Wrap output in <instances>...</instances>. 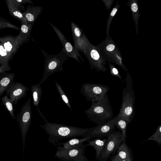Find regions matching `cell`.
<instances>
[{
	"label": "cell",
	"instance_id": "cell-23",
	"mask_svg": "<svg viewBox=\"0 0 161 161\" xmlns=\"http://www.w3.org/2000/svg\"><path fill=\"white\" fill-rule=\"evenodd\" d=\"M91 139V137L89 136L83 137L82 138H79L76 137H74L65 142L61 143V144L63 145L62 147L64 148L69 149L79 146L83 142Z\"/></svg>",
	"mask_w": 161,
	"mask_h": 161
},
{
	"label": "cell",
	"instance_id": "cell-12",
	"mask_svg": "<svg viewBox=\"0 0 161 161\" xmlns=\"http://www.w3.org/2000/svg\"><path fill=\"white\" fill-rule=\"evenodd\" d=\"M48 22L58 37L63 45V48L69 58H73L81 63L79 59V57L82 61L84 62L77 49L70 43L60 30L50 22Z\"/></svg>",
	"mask_w": 161,
	"mask_h": 161
},
{
	"label": "cell",
	"instance_id": "cell-9",
	"mask_svg": "<svg viewBox=\"0 0 161 161\" xmlns=\"http://www.w3.org/2000/svg\"><path fill=\"white\" fill-rule=\"evenodd\" d=\"M109 89L108 86L100 84L84 83L81 86L80 92L88 102L102 99Z\"/></svg>",
	"mask_w": 161,
	"mask_h": 161
},
{
	"label": "cell",
	"instance_id": "cell-10",
	"mask_svg": "<svg viewBox=\"0 0 161 161\" xmlns=\"http://www.w3.org/2000/svg\"><path fill=\"white\" fill-rule=\"evenodd\" d=\"M107 138L104 150L98 159L99 161H107L111 154L117 150L122 143L126 142L122 132L119 130L110 133Z\"/></svg>",
	"mask_w": 161,
	"mask_h": 161
},
{
	"label": "cell",
	"instance_id": "cell-15",
	"mask_svg": "<svg viewBox=\"0 0 161 161\" xmlns=\"http://www.w3.org/2000/svg\"><path fill=\"white\" fill-rule=\"evenodd\" d=\"M0 42L5 49L13 56L17 53L20 47L16 36L7 35L0 36Z\"/></svg>",
	"mask_w": 161,
	"mask_h": 161
},
{
	"label": "cell",
	"instance_id": "cell-18",
	"mask_svg": "<svg viewBox=\"0 0 161 161\" xmlns=\"http://www.w3.org/2000/svg\"><path fill=\"white\" fill-rule=\"evenodd\" d=\"M14 73L4 72L0 75V97L6 92L11 84L14 81Z\"/></svg>",
	"mask_w": 161,
	"mask_h": 161
},
{
	"label": "cell",
	"instance_id": "cell-16",
	"mask_svg": "<svg viewBox=\"0 0 161 161\" xmlns=\"http://www.w3.org/2000/svg\"><path fill=\"white\" fill-rule=\"evenodd\" d=\"M33 25L29 23L28 24L21 23L20 33L16 36L18 43L19 47L29 41Z\"/></svg>",
	"mask_w": 161,
	"mask_h": 161
},
{
	"label": "cell",
	"instance_id": "cell-31",
	"mask_svg": "<svg viewBox=\"0 0 161 161\" xmlns=\"http://www.w3.org/2000/svg\"><path fill=\"white\" fill-rule=\"evenodd\" d=\"M15 6L20 11L25 10L24 4L29 3L33 5L32 2L31 0H11Z\"/></svg>",
	"mask_w": 161,
	"mask_h": 161
},
{
	"label": "cell",
	"instance_id": "cell-20",
	"mask_svg": "<svg viewBox=\"0 0 161 161\" xmlns=\"http://www.w3.org/2000/svg\"><path fill=\"white\" fill-rule=\"evenodd\" d=\"M5 1L9 12L13 17L19 20L21 23H29L22 13L15 6L11 0H5Z\"/></svg>",
	"mask_w": 161,
	"mask_h": 161
},
{
	"label": "cell",
	"instance_id": "cell-4",
	"mask_svg": "<svg viewBox=\"0 0 161 161\" xmlns=\"http://www.w3.org/2000/svg\"><path fill=\"white\" fill-rule=\"evenodd\" d=\"M41 50L45 59L43 77L39 83L40 85L53 73L63 71V64L69 58L63 48L59 53L56 55L48 54L42 49Z\"/></svg>",
	"mask_w": 161,
	"mask_h": 161
},
{
	"label": "cell",
	"instance_id": "cell-32",
	"mask_svg": "<svg viewBox=\"0 0 161 161\" xmlns=\"http://www.w3.org/2000/svg\"><path fill=\"white\" fill-rule=\"evenodd\" d=\"M119 6L120 5L118 4L117 3L116 5L112 9L109 15L108 16L106 26V33L108 36H109V30L111 21L112 20L113 17L116 14Z\"/></svg>",
	"mask_w": 161,
	"mask_h": 161
},
{
	"label": "cell",
	"instance_id": "cell-29",
	"mask_svg": "<svg viewBox=\"0 0 161 161\" xmlns=\"http://www.w3.org/2000/svg\"><path fill=\"white\" fill-rule=\"evenodd\" d=\"M11 28L20 31V28L12 24L3 17L0 16V30L6 28Z\"/></svg>",
	"mask_w": 161,
	"mask_h": 161
},
{
	"label": "cell",
	"instance_id": "cell-25",
	"mask_svg": "<svg viewBox=\"0 0 161 161\" xmlns=\"http://www.w3.org/2000/svg\"><path fill=\"white\" fill-rule=\"evenodd\" d=\"M14 56L10 54L4 48L0 42V65H3L9 64V61L13 59Z\"/></svg>",
	"mask_w": 161,
	"mask_h": 161
},
{
	"label": "cell",
	"instance_id": "cell-22",
	"mask_svg": "<svg viewBox=\"0 0 161 161\" xmlns=\"http://www.w3.org/2000/svg\"><path fill=\"white\" fill-rule=\"evenodd\" d=\"M31 91L33 98V105L39 109L38 105L41 99L42 90L39 83L32 85Z\"/></svg>",
	"mask_w": 161,
	"mask_h": 161
},
{
	"label": "cell",
	"instance_id": "cell-17",
	"mask_svg": "<svg viewBox=\"0 0 161 161\" xmlns=\"http://www.w3.org/2000/svg\"><path fill=\"white\" fill-rule=\"evenodd\" d=\"M43 10L41 6H32L28 5L25 11L22 14L26 18L28 22L34 25L38 17L40 15Z\"/></svg>",
	"mask_w": 161,
	"mask_h": 161
},
{
	"label": "cell",
	"instance_id": "cell-33",
	"mask_svg": "<svg viewBox=\"0 0 161 161\" xmlns=\"http://www.w3.org/2000/svg\"><path fill=\"white\" fill-rule=\"evenodd\" d=\"M109 66L110 68V74L113 75L118 77L121 81L124 82L125 81L122 80L118 70L110 62L109 63Z\"/></svg>",
	"mask_w": 161,
	"mask_h": 161
},
{
	"label": "cell",
	"instance_id": "cell-24",
	"mask_svg": "<svg viewBox=\"0 0 161 161\" xmlns=\"http://www.w3.org/2000/svg\"><path fill=\"white\" fill-rule=\"evenodd\" d=\"M128 124L127 119L124 117L118 114L116 116L115 127L121 131L122 136L125 140L126 138V131Z\"/></svg>",
	"mask_w": 161,
	"mask_h": 161
},
{
	"label": "cell",
	"instance_id": "cell-26",
	"mask_svg": "<svg viewBox=\"0 0 161 161\" xmlns=\"http://www.w3.org/2000/svg\"><path fill=\"white\" fill-rule=\"evenodd\" d=\"M1 99L2 104L9 112L12 118L14 119H15L16 117L14 113V104L12 102L6 95L2 97Z\"/></svg>",
	"mask_w": 161,
	"mask_h": 161
},
{
	"label": "cell",
	"instance_id": "cell-6",
	"mask_svg": "<svg viewBox=\"0 0 161 161\" xmlns=\"http://www.w3.org/2000/svg\"><path fill=\"white\" fill-rule=\"evenodd\" d=\"M98 46L103 57L106 61L112 62L119 65L125 71H127L122 63L119 49L112 39L111 40L107 37Z\"/></svg>",
	"mask_w": 161,
	"mask_h": 161
},
{
	"label": "cell",
	"instance_id": "cell-2",
	"mask_svg": "<svg viewBox=\"0 0 161 161\" xmlns=\"http://www.w3.org/2000/svg\"><path fill=\"white\" fill-rule=\"evenodd\" d=\"M91 102V107L84 112L92 122L100 125L113 118L112 108L107 94L102 99Z\"/></svg>",
	"mask_w": 161,
	"mask_h": 161
},
{
	"label": "cell",
	"instance_id": "cell-8",
	"mask_svg": "<svg viewBox=\"0 0 161 161\" xmlns=\"http://www.w3.org/2000/svg\"><path fill=\"white\" fill-rule=\"evenodd\" d=\"M85 148L86 146L83 143L69 149L58 146L55 156L62 161H89L85 155Z\"/></svg>",
	"mask_w": 161,
	"mask_h": 161
},
{
	"label": "cell",
	"instance_id": "cell-19",
	"mask_svg": "<svg viewBox=\"0 0 161 161\" xmlns=\"http://www.w3.org/2000/svg\"><path fill=\"white\" fill-rule=\"evenodd\" d=\"M107 140V138L103 139L96 138L88 140V143L85 146H91L94 148L96 151L95 159H98L104 150Z\"/></svg>",
	"mask_w": 161,
	"mask_h": 161
},
{
	"label": "cell",
	"instance_id": "cell-36",
	"mask_svg": "<svg viewBox=\"0 0 161 161\" xmlns=\"http://www.w3.org/2000/svg\"><path fill=\"white\" fill-rule=\"evenodd\" d=\"M1 99H0V101H1Z\"/></svg>",
	"mask_w": 161,
	"mask_h": 161
},
{
	"label": "cell",
	"instance_id": "cell-35",
	"mask_svg": "<svg viewBox=\"0 0 161 161\" xmlns=\"http://www.w3.org/2000/svg\"><path fill=\"white\" fill-rule=\"evenodd\" d=\"M110 161H126L119 158L116 154L112 157Z\"/></svg>",
	"mask_w": 161,
	"mask_h": 161
},
{
	"label": "cell",
	"instance_id": "cell-7",
	"mask_svg": "<svg viewBox=\"0 0 161 161\" xmlns=\"http://www.w3.org/2000/svg\"><path fill=\"white\" fill-rule=\"evenodd\" d=\"M32 110L31 97L22 106L21 110L16 116V119L20 130L23 143V153L25 140L28 129L31 123Z\"/></svg>",
	"mask_w": 161,
	"mask_h": 161
},
{
	"label": "cell",
	"instance_id": "cell-21",
	"mask_svg": "<svg viewBox=\"0 0 161 161\" xmlns=\"http://www.w3.org/2000/svg\"><path fill=\"white\" fill-rule=\"evenodd\" d=\"M116 154L120 158L126 161H133V157L130 149L127 145L126 142H124L117 150Z\"/></svg>",
	"mask_w": 161,
	"mask_h": 161
},
{
	"label": "cell",
	"instance_id": "cell-28",
	"mask_svg": "<svg viewBox=\"0 0 161 161\" xmlns=\"http://www.w3.org/2000/svg\"><path fill=\"white\" fill-rule=\"evenodd\" d=\"M55 82L57 90L61 99L69 109L72 111V107L66 95L56 80H55Z\"/></svg>",
	"mask_w": 161,
	"mask_h": 161
},
{
	"label": "cell",
	"instance_id": "cell-3",
	"mask_svg": "<svg viewBox=\"0 0 161 161\" xmlns=\"http://www.w3.org/2000/svg\"><path fill=\"white\" fill-rule=\"evenodd\" d=\"M125 81L126 86L123 90L122 102L118 115L125 117L129 123L132 121L134 116L136 97L132 78L128 72L127 73Z\"/></svg>",
	"mask_w": 161,
	"mask_h": 161
},
{
	"label": "cell",
	"instance_id": "cell-1",
	"mask_svg": "<svg viewBox=\"0 0 161 161\" xmlns=\"http://www.w3.org/2000/svg\"><path fill=\"white\" fill-rule=\"evenodd\" d=\"M44 119L46 122L45 125L39 126L45 130L48 134V141L55 146H60V141L63 139L82 136L88 129L50 123L45 118Z\"/></svg>",
	"mask_w": 161,
	"mask_h": 161
},
{
	"label": "cell",
	"instance_id": "cell-27",
	"mask_svg": "<svg viewBox=\"0 0 161 161\" xmlns=\"http://www.w3.org/2000/svg\"><path fill=\"white\" fill-rule=\"evenodd\" d=\"M130 4V8L133 15V19L135 23L137 28V33L138 34L137 29L138 25V19L140 14L139 13L138 7L137 3L136 1H132Z\"/></svg>",
	"mask_w": 161,
	"mask_h": 161
},
{
	"label": "cell",
	"instance_id": "cell-5",
	"mask_svg": "<svg viewBox=\"0 0 161 161\" xmlns=\"http://www.w3.org/2000/svg\"><path fill=\"white\" fill-rule=\"evenodd\" d=\"M82 53L88 59L91 69L95 68L98 72L104 73L107 70L105 66L106 61L103 57L98 46L92 45L86 36Z\"/></svg>",
	"mask_w": 161,
	"mask_h": 161
},
{
	"label": "cell",
	"instance_id": "cell-30",
	"mask_svg": "<svg viewBox=\"0 0 161 161\" xmlns=\"http://www.w3.org/2000/svg\"><path fill=\"white\" fill-rule=\"evenodd\" d=\"M149 140L154 141L159 146L161 144V125L158 126L154 133L143 142Z\"/></svg>",
	"mask_w": 161,
	"mask_h": 161
},
{
	"label": "cell",
	"instance_id": "cell-14",
	"mask_svg": "<svg viewBox=\"0 0 161 161\" xmlns=\"http://www.w3.org/2000/svg\"><path fill=\"white\" fill-rule=\"evenodd\" d=\"M71 26L74 41V46L78 51L83 53L85 36L83 30L73 21L71 22Z\"/></svg>",
	"mask_w": 161,
	"mask_h": 161
},
{
	"label": "cell",
	"instance_id": "cell-13",
	"mask_svg": "<svg viewBox=\"0 0 161 161\" xmlns=\"http://www.w3.org/2000/svg\"><path fill=\"white\" fill-rule=\"evenodd\" d=\"M29 88L19 82L13 81L6 91V95L13 104L16 105L18 101L25 97Z\"/></svg>",
	"mask_w": 161,
	"mask_h": 161
},
{
	"label": "cell",
	"instance_id": "cell-11",
	"mask_svg": "<svg viewBox=\"0 0 161 161\" xmlns=\"http://www.w3.org/2000/svg\"><path fill=\"white\" fill-rule=\"evenodd\" d=\"M116 116L108 120L105 124L88 128V130L82 136L83 137L90 136L91 139H100L107 137L110 133L116 131L115 123Z\"/></svg>",
	"mask_w": 161,
	"mask_h": 161
},
{
	"label": "cell",
	"instance_id": "cell-34",
	"mask_svg": "<svg viewBox=\"0 0 161 161\" xmlns=\"http://www.w3.org/2000/svg\"><path fill=\"white\" fill-rule=\"evenodd\" d=\"M11 69V68L9 64H5L0 66V75L4 72L10 71Z\"/></svg>",
	"mask_w": 161,
	"mask_h": 161
}]
</instances>
